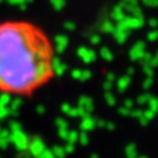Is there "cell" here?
<instances>
[{"instance_id": "6da1fadb", "label": "cell", "mask_w": 158, "mask_h": 158, "mask_svg": "<svg viewBox=\"0 0 158 158\" xmlns=\"http://www.w3.org/2000/svg\"><path fill=\"white\" fill-rule=\"evenodd\" d=\"M56 74V49L44 29L23 20L0 23V95L32 98Z\"/></svg>"}]
</instances>
